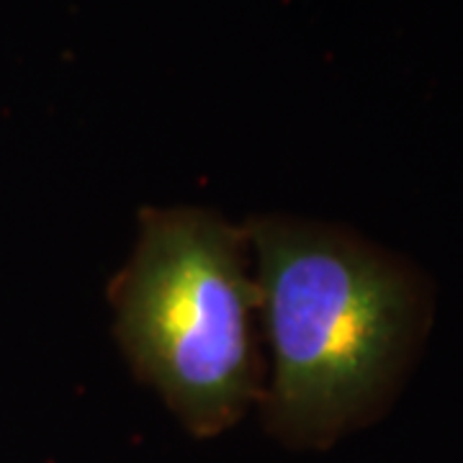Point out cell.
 <instances>
[{"instance_id":"1","label":"cell","mask_w":463,"mask_h":463,"mask_svg":"<svg viewBox=\"0 0 463 463\" xmlns=\"http://www.w3.org/2000/svg\"><path fill=\"white\" fill-rule=\"evenodd\" d=\"M245 232L273 350L265 425L291 448L330 446L394 394L425 327V291L350 232L291 216H258Z\"/></svg>"},{"instance_id":"2","label":"cell","mask_w":463,"mask_h":463,"mask_svg":"<svg viewBox=\"0 0 463 463\" xmlns=\"http://www.w3.org/2000/svg\"><path fill=\"white\" fill-rule=\"evenodd\" d=\"M248 245V232L214 212L147 209L111 286L127 361L196 438L230 430L263 394Z\"/></svg>"}]
</instances>
